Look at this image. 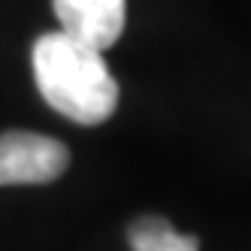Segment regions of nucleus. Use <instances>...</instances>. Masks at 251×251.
<instances>
[{
    "label": "nucleus",
    "mask_w": 251,
    "mask_h": 251,
    "mask_svg": "<svg viewBox=\"0 0 251 251\" xmlns=\"http://www.w3.org/2000/svg\"><path fill=\"white\" fill-rule=\"evenodd\" d=\"M30 61L43 100L64 118L94 127L115 112L118 82L106 67L103 51L55 30L33 43Z\"/></svg>",
    "instance_id": "1"
},
{
    "label": "nucleus",
    "mask_w": 251,
    "mask_h": 251,
    "mask_svg": "<svg viewBox=\"0 0 251 251\" xmlns=\"http://www.w3.org/2000/svg\"><path fill=\"white\" fill-rule=\"evenodd\" d=\"M70 167V151L61 139L30 130L0 133V188L3 185H46Z\"/></svg>",
    "instance_id": "2"
},
{
    "label": "nucleus",
    "mask_w": 251,
    "mask_h": 251,
    "mask_svg": "<svg viewBox=\"0 0 251 251\" xmlns=\"http://www.w3.org/2000/svg\"><path fill=\"white\" fill-rule=\"evenodd\" d=\"M64 33L97 51L112 49L121 40L127 6L124 0H51Z\"/></svg>",
    "instance_id": "3"
},
{
    "label": "nucleus",
    "mask_w": 251,
    "mask_h": 251,
    "mask_svg": "<svg viewBox=\"0 0 251 251\" xmlns=\"http://www.w3.org/2000/svg\"><path fill=\"white\" fill-rule=\"evenodd\" d=\"M130 251H200V239L194 233H178L167 218L146 215L127 227Z\"/></svg>",
    "instance_id": "4"
}]
</instances>
